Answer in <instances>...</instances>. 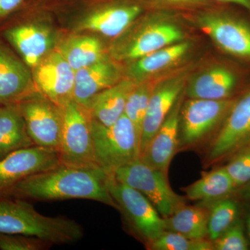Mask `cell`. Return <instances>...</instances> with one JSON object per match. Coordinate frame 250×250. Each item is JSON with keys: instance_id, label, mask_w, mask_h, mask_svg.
Segmentation results:
<instances>
[{"instance_id": "cell-2", "label": "cell", "mask_w": 250, "mask_h": 250, "mask_svg": "<svg viewBox=\"0 0 250 250\" xmlns=\"http://www.w3.org/2000/svg\"><path fill=\"white\" fill-rule=\"evenodd\" d=\"M0 233L34 237L52 245L72 244L83 236L82 225L72 219L46 216L27 202L1 197Z\"/></svg>"}, {"instance_id": "cell-17", "label": "cell", "mask_w": 250, "mask_h": 250, "mask_svg": "<svg viewBox=\"0 0 250 250\" xmlns=\"http://www.w3.org/2000/svg\"><path fill=\"white\" fill-rule=\"evenodd\" d=\"M7 40L21 54L24 63L34 69L52 52L54 38L49 29L36 24L11 28L5 33Z\"/></svg>"}, {"instance_id": "cell-7", "label": "cell", "mask_w": 250, "mask_h": 250, "mask_svg": "<svg viewBox=\"0 0 250 250\" xmlns=\"http://www.w3.org/2000/svg\"><path fill=\"white\" fill-rule=\"evenodd\" d=\"M236 100L190 98L182 104L179 116V149L202 142L223 120Z\"/></svg>"}, {"instance_id": "cell-14", "label": "cell", "mask_w": 250, "mask_h": 250, "mask_svg": "<svg viewBox=\"0 0 250 250\" xmlns=\"http://www.w3.org/2000/svg\"><path fill=\"white\" fill-rule=\"evenodd\" d=\"M182 96L183 94L174 104L165 121L140 156L143 162L166 174L174 154L179 149V116L183 104Z\"/></svg>"}, {"instance_id": "cell-37", "label": "cell", "mask_w": 250, "mask_h": 250, "mask_svg": "<svg viewBox=\"0 0 250 250\" xmlns=\"http://www.w3.org/2000/svg\"><path fill=\"white\" fill-rule=\"evenodd\" d=\"M246 228L247 232H248V238H249L250 241V213L248 215L246 219Z\"/></svg>"}, {"instance_id": "cell-13", "label": "cell", "mask_w": 250, "mask_h": 250, "mask_svg": "<svg viewBox=\"0 0 250 250\" xmlns=\"http://www.w3.org/2000/svg\"><path fill=\"white\" fill-rule=\"evenodd\" d=\"M183 32L167 22L151 23L115 46L113 55L119 60L134 62L153 52L183 40Z\"/></svg>"}, {"instance_id": "cell-15", "label": "cell", "mask_w": 250, "mask_h": 250, "mask_svg": "<svg viewBox=\"0 0 250 250\" xmlns=\"http://www.w3.org/2000/svg\"><path fill=\"white\" fill-rule=\"evenodd\" d=\"M184 87L183 77H176L166 81L153 90L141 129L140 140L141 155L156 131L165 121L174 104L183 93Z\"/></svg>"}, {"instance_id": "cell-16", "label": "cell", "mask_w": 250, "mask_h": 250, "mask_svg": "<svg viewBox=\"0 0 250 250\" xmlns=\"http://www.w3.org/2000/svg\"><path fill=\"white\" fill-rule=\"evenodd\" d=\"M36 90L26 64L0 46V104H17Z\"/></svg>"}, {"instance_id": "cell-22", "label": "cell", "mask_w": 250, "mask_h": 250, "mask_svg": "<svg viewBox=\"0 0 250 250\" xmlns=\"http://www.w3.org/2000/svg\"><path fill=\"white\" fill-rule=\"evenodd\" d=\"M34 146L17 104L0 107V160L15 151Z\"/></svg>"}, {"instance_id": "cell-36", "label": "cell", "mask_w": 250, "mask_h": 250, "mask_svg": "<svg viewBox=\"0 0 250 250\" xmlns=\"http://www.w3.org/2000/svg\"><path fill=\"white\" fill-rule=\"evenodd\" d=\"M240 195L244 200H250V182L242 187Z\"/></svg>"}, {"instance_id": "cell-1", "label": "cell", "mask_w": 250, "mask_h": 250, "mask_svg": "<svg viewBox=\"0 0 250 250\" xmlns=\"http://www.w3.org/2000/svg\"><path fill=\"white\" fill-rule=\"evenodd\" d=\"M108 174L101 167L59 165L32 174L16 184L6 193L37 201L83 199L118 209L107 187Z\"/></svg>"}, {"instance_id": "cell-30", "label": "cell", "mask_w": 250, "mask_h": 250, "mask_svg": "<svg viewBox=\"0 0 250 250\" xmlns=\"http://www.w3.org/2000/svg\"><path fill=\"white\" fill-rule=\"evenodd\" d=\"M236 188L250 182V147L243 149L225 166Z\"/></svg>"}, {"instance_id": "cell-24", "label": "cell", "mask_w": 250, "mask_h": 250, "mask_svg": "<svg viewBox=\"0 0 250 250\" xmlns=\"http://www.w3.org/2000/svg\"><path fill=\"white\" fill-rule=\"evenodd\" d=\"M189 47L188 42L181 41L136 59L129 67V80L141 83L146 77L168 68L187 53Z\"/></svg>"}, {"instance_id": "cell-33", "label": "cell", "mask_w": 250, "mask_h": 250, "mask_svg": "<svg viewBox=\"0 0 250 250\" xmlns=\"http://www.w3.org/2000/svg\"><path fill=\"white\" fill-rule=\"evenodd\" d=\"M22 1L23 0H0V19L14 12Z\"/></svg>"}, {"instance_id": "cell-6", "label": "cell", "mask_w": 250, "mask_h": 250, "mask_svg": "<svg viewBox=\"0 0 250 250\" xmlns=\"http://www.w3.org/2000/svg\"><path fill=\"white\" fill-rule=\"evenodd\" d=\"M112 174L120 182L142 193L164 218H168L185 205L183 197L171 188L167 174L151 167L141 159L123 166Z\"/></svg>"}, {"instance_id": "cell-19", "label": "cell", "mask_w": 250, "mask_h": 250, "mask_svg": "<svg viewBox=\"0 0 250 250\" xmlns=\"http://www.w3.org/2000/svg\"><path fill=\"white\" fill-rule=\"evenodd\" d=\"M137 5H119L99 9L81 22V30L93 31L106 37L121 35L141 14Z\"/></svg>"}, {"instance_id": "cell-34", "label": "cell", "mask_w": 250, "mask_h": 250, "mask_svg": "<svg viewBox=\"0 0 250 250\" xmlns=\"http://www.w3.org/2000/svg\"><path fill=\"white\" fill-rule=\"evenodd\" d=\"M165 2L176 4L200 5L205 4L206 0H160Z\"/></svg>"}, {"instance_id": "cell-10", "label": "cell", "mask_w": 250, "mask_h": 250, "mask_svg": "<svg viewBox=\"0 0 250 250\" xmlns=\"http://www.w3.org/2000/svg\"><path fill=\"white\" fill-rule=\"evenodd\" d=\"M60 164L59 153L54 149L34 146L15 151L0 160V197L26 177Z\"/></svg>"}, {"instance_id": "cell-25", "label": "cell", "mask_w": 250, "mask_h": 250, "mask_svg": "<svg viewBox=\"0 0 250 250\" xmlns=\"http://www.w3.org/2000/svg\"><path fill=\"white\" fill-rule=\"evenodd\" d=\"M209 210L206 206L182 205L166 220V230L190 239L208 238Z\"/></svg>"}, {"instance_id": "cell-18", "label": "cell", "mask_w": 250, "mask_h": 250, "mask_svg": "<svg viewBox=\"0 0 250 250\" xmlns=\"http://www.w3.org/2000/svg\"><path fill=\"white\" fill-rule=\"evenodd\" d=\"M118 67L107 59L75 72L73 100L86 108L98 93L119 81Z\"/></svg>"}, {"instance_id": "cell-11", "label": "cell", "mask_w": 250, "mask_h": 250, "mask_svg": "<svg viewBox=\"0 0 250 250\" xmlns=\"http://www.w3.org/2000/svg\"><path fill=\"white\" fill-rule=\"evenodd\" d=\"M250 141V89L233 103L223 126L210 143L207 159L215 162L236 152Z\"/></svg>"}, {"instance_id": "cell-5", "label": "cell", "mask_w": 250, "mask_h": 250, "mask_svg": "<svg viewBox=\"0 0 250 250\" xmlns=\"http://www.w3.org/2000/svg\"><path fill=\"white\" fill-rule=\"evenodd\" d=\"M107 187L131 229L147 246L166 231V218L142 193L109 174Z\"/></svg>"}, {"instance_id": "cell-29", "label": "cell", "mask_w": 250, "mask_h": 250, "mask_svg": "<svg viewBox=\"0 0 250 250\" xmlns=\"http://www.w3.org/2000/svg\"><path fill=\"white\" fill-rule=\"evenodd\" d=\"M147 248L153 250H213V242L209 239H190L173 231L161 233Z\"/></svg>"}, {"instance_id": "cell-9", "label": "cell", "mask_w": 250, "mask_h": 250, "mask_svg": "<svg viewBox=\"0 0 250 250\" xmlns=\"http://www.w3.org/2000/svg\"><path fill=\"white\" fill-rule=\"evenodd\" d=\"M198 25L219 48L236 58L250 62V24L228 14H205Z\"/></svg>"}, {"instance_id": "cell-20", "label": "cell", "mask_w": 250, "mask_h": 250, "mask_svg": "<svg viewBox=\"0 0 250 250\" xmlns=\"http://www.w3.org/2000/svg\"><path fill=\"white\" fill-rule=\"evenodd\" d=\"M238 83L236 74L231 69L216 66L195 77L189 83V98L221 100L231 98Z\"/></svg>"}, {"instance_id": "cell-26", "label": "cell", "mask_w": 250, "mask_h": 250, "mask_svg": "<svg viewBox=\"0 0 250 250\" xmlns=\"http://www.w3.org/2000/svg\"><path fill=\"white\" fill-rule=\"evenodd\" d=\"M59 52L75 72L106 59L103 44L93 36L69 38L61 46Z\"/></svg>"}, {"instance_id": "cell-3", "label": "cell", "mask_w": 250, "mask_h": 250, "mask_svg": "<svg viewBox=\"0 0 250 250\" xmlns=\"http://www.w3.org/2000/svg\"><path fill=\"white\" fill-rule=\"evenodd\" d=\"M90 129L95 159L108 174L140 159L139 134L125 114L110 126L91 118Z\"/></svg>"}, {"instance_id": "cell-4", "label": "cell", "mask_w": 250, "mask_h": 250, "mask_svg": "<svg viewBox=\"0 0 250 250\" xmlns=\"http://www.w3.org/2000/svg\"><path fill=\"white\" fill-rule=\"evenodd\" d=\"M61 108L62 125L58 150L61 163L79 167H100L94 153L89 112L74 100Z\"/></svg>"}, {"instance_id": "cell-23", "label": "cell", "mask_w": 250, "mask_h": 250, "mask_svg": "<svg viewBox=\"0 0 250 250\" xmlns=\"http://www.w3.org/2000/svg\"><path fill=\"white\" fill-rule=\"evenodd\" d=\"M236 187L225 167L205 172L201 178L184 188L187 198L207 205L229 196Z\"/></svg>"}, {"instance_id": "cell-12", "label": "cell", "mask_w": 250, "mask_h": 250, "mask_svg": "<svg viewBox=\"0 0 250 250\" xmlns=\"http://www.w3.org/2000/svg\"><path fill=\"white\" fill-rule=\"evenodd\" d=\"M33 71L36 89L62 107L73 100L75 71L59 51H52Z\"/></svg>"}, {"instance_id": "cell-27", "label": "cell", "mask_w": 250, "mask_h": 250, "mask_svg": "<svg viewBox=\"0 0 250 250\" xmlns=\"http://www.w3.org/2000/svg\"><path fill=\"white\" fill-rule=\"evenodd\" d=\"M205 206L209 210L208 239L213 242L239 220V207L238 202L229 197Z\"/></svg>"}, {"instance_id": "cell-21", "label": "cell", "mask_w": 250, "mask_h": 250, "mask_svg": "<svg viewBox=\"0 0 250 250\" xmlns=\"http://www.w3.org/2000/svg\"><path fill=\"white\" fill-rule=\"evenodd\" d=\"M135 85L128 79L100 92L87 108L90 117L106 126L114 124L125 114L126 100Z\"/></svg>"}, {"instance_id": "cell-31", "label": "cell", "mask_w": 250, "mask_h": 250, "mask_svg": "<svg viewBox=\"0 0 250 250\" xmlns=\"http://www.w3.org/2000/svg\"><path fill=\"white\" fill-rule=\"evenodd\" d=\"M213 248L217 250H246L248 242L245 234L244 226L238 220L218 239L213 242Z\"/></svg>"}, {"instance_id": "cell-8", "label": "cell", "mask_w": 250, "mask_h": 250, "mask_svg": "<svg viewBox=\"0 0 250 250\" xmlns=\"http://www.w3.org/2000/svg\"><path fill=\"white\" fill-rule=\"evenodd\" d=\"M17 104L34 144L58 152L62 131V108L38 90Z\"/></svg>"}, {"instance_id": "cell-28", "label": "cell", "mask_w": 250, "mask_h": 250, "mask_svg": "<svg viewBox=\"0 0 250 250\" xmlns=\"http://www.w3.org/2000/svg\"><path fill=\"white\" fill-rule=\"evenodd\" d=\"M154 88L148 83H136L126 100L125 115L134 124L140 140L143 120Z\"/></svg>"}, {"instance_id": "cell-35", "label": "cell", "mask_w": 250, "mask_h": 250, "mask_svg": "<svg viewBox=\"0 0 250 250\" xmlns=\"http://www.w3.org/2000/svg\"><path fill=\"white\" fill-rule=\"evenodd\" d=\"M215 1L238 5L250 12V0H215Z\"/></svg>"}, {"instance_id": "cell-32", "label": "cell", "mask_w": 250, "mask_h": 250, "mask_svg": "<svg viewBox=\"0 0 250 250\" xmlns=\"http://www.w3.org/2000/svg\"><path fill=\"white\" fill-rule=\"evenodd\" d=\"M52 245L34 237L0 233V250H44Z\"/></svg>"}]
</instances>
